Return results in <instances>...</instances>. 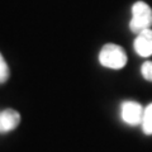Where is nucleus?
Listing matches in <instances>:
<instances>
[{
	"instance_id": "nucleus-4",
	"label": "nucleus",
	"mask_w": 152,
	"mask_h": 152,
	"mask_svg": "<svg viewBox=\"0 0 152 152\" xmlns=\"http://www.w3.org/2000/svg\"><path fill=\"white\" fill-rule=\"evenodd\" d=\"M134 51L141 57L152 56V29H146L137 34L134 39Z\"/></svg>"
},
{
	"instance_id": "nucleus-7",
	"label": "nucleus",
	"mask_w": 152,
	"mask_h": 152,
	"mask_svg": "<svg viewBox=\"0 0 152 152\" xmlns=\"http://www.w3.org/2000/svg\"><path fill=\"white\" fill-rule=\"evenodd\" d=\"M9 77V67H8V64L5 62L3 55L0 53V84L5 83Z\"/></svg>"
},
{
	"instance_id": "nucleus-8",
	"label": "nucleus",
	"mask_w": 152,
	"mask_h": 152,
	"mask_svg": "<svg viewBox=\"0 0 152 152\" xmlns=\"http://www.w3.org/2000/svg\"><path fill=\"white\" fill-rule=\"evenodd\" d=\"M141 74L147 81H152V61H146V62L142 65Z\"/></svg>"
},
{
	"instance_id": "nucleus-6",
	"label": "nucleus",
	"mask_w": 152,
	"mask_h": 152,
	"mask_svg": "<svg viewBox=\"0 0 152 152\" xmlns=\"http://www.w3.org/2000/svg\"><path fill=\"white\" fill-rule=\"evenodd\" d=\"M141 126H142V129H143L145 134H147V136L152 134V103L145 108Z\"/></svg>"
},
{
	"instance_id": "nucleus-5",
	"label": "nucleus",
	"mask_w": 152,
	"mask_h": 152,
	"mask_svg": "<svg viewBox=\"0 0 152 152\" xmlns=\"http://www.w3.org/2000/svg\"><path fill=\"white\" fill-rule=\"evenodd\" d=\"M20 115L14 109H4L0 110V133L10 132L19 126Z\"/></svg>"
},
{
	"instance_id": "nucleus-2",
	"label": "nucleus",
	"mask_w": 152,
	"mask_h": 152,
	"mask_svg": "<svg viewBox=\"0 0 152 152\" xmlns=\"http://www.w3.org/2000/svg\"><path fill=\"white\" fill-rule=\"evenodd\" d=\"M99 62L104 67L119 70L124 67L127 64V55L124 50H123V47L109 43L102 48L100 53H99Z\"/></svg>"
},
{
	"instance_id": "nucleus-3",
	"label": "nucleus",
	"mask_w": 152,
	"mask_h": 152,
	"mask_svg": "<svg viewBox=\"0 0 152 152\" xmlns=\"http://www.w3.org/2000/svg\"><path fill=\"white\" fill-rule=\"evenodd\" d=\"M143 110L145 109L137 102H132V100L124 102L121 108L122 119H123V122L129 126H138L142 123Z\"/></svg>"
},
{
	"instance_id": "nucleus-1",
	"label": "nucleus",
	"mask_w": 152,
	"mask_h": 152,
	"mask_svg": "<svg viewBox=\"0 0 152 152\" xmlns=\"http://www.w3.org/2000/svg\"><path fill=\"white\" fill-rule=\"evenodd\" d=\"M152 27V9L145 1H137L132 7V19L129 28L132 32L141 33Z\"/></svg>"
}]
</instances>
